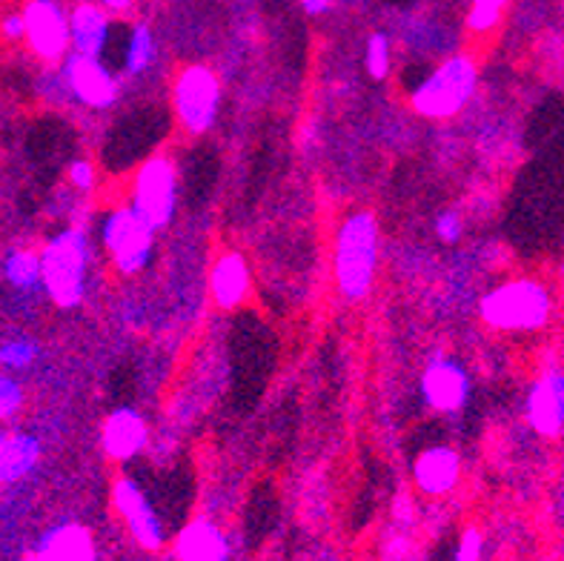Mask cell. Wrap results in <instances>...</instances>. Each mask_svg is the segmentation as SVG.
<instances>
[{"mask_svg": "<svg viewBox=\"0 0 564 561\" xmlns=\"http://www.w3.org/2000/svg\"><path fill=\"white\" fill-rule=\"evenodd\" d=\"M72 50L78 55L100 57L109 37V14L98 3H78L69 12Z\"/></svg>", "mask_w": 564, "mask_h": 561, "instance_id": "16", "label": "cell"}, {"mask_svg": "<svg viewBox=\"0 0 564 561\" xmlns=\"http://www.w3.org/2000/svg\"><path fill=\"white\" fill-rule=\"evenodd\" d=\"M35 561H95L93 539L78 525L57 527L43 539Z\"/></svg>", "mask_w": 564, "mask_h": 561, "instance_id": "18", "label": "cell"}, {"mask_svg": "<svg viewBox=\"0 0 564 561\" xmlns=\"http://www.w3.org/2000/svg\"><path fill=\"white\" fill-rule=\"evenodd\" d=\"M479 86V69L476 61L467 55L447 57L438 69H433L422 84L415 86L413 109L430 121H447L467 107Z\"/></svg>", "mask_w": 564, "mask_h": 561, "instance_id": "4", "label": "cell"}, {"mask_svg": "<svg viewBox=\"0 0 564 561\" xmlns=\"http://www.w3.org/2000/svg\"><path fill=\"white\" fill-rule=\"evenodd\" d=\"M528 421L544 439H556L564 430V373L544 370L530 387Z\"/></svg>", "mask_w": 564, "mask_h": 561, "instance_id": "12", "label": "cell"}, {"mask_svg": "<svg viewBox=\"0 0 564 561\" xmlns=\"http://www.w3.org/2000/svg\"><path fill=\"white\" fill-rule=\"evenodd\" d=\"M178 204V172L166 155L147 158L132 181V206L155 229H164Z\"/></svg>", "mask_w": 564, "mask_h": 561, "instance_id": "7", "label": "cell"}, {"mask_svg": "<svg viewBox=\"0 0 564 561\" xmlns=\"http://www.w3.org/2000/svg\"><path fill=\"white\" fill-rule=\"evenodd\" d=\"M462 233H465V220H462V215L458 213H442L436 218V235L442 238L444 244H456L458 238H462Z\"/></svg>", "mask_w": 564, "mask_h": 561, "instance_id": "26", "label": "cell"}, {"mask_svg": "<svg viewBox=\"0 0 564 561\" xmlns=\"http://www.w3.org/2000/svg\"><path fill=\"white\" fill-rule=\"evenodd\" d=\"M147 435H150V427H147L141 412L132 410V407H118L104 421L100 444H104V453L109 458H115V462H129V458H135L141 453L143 444H147Z\"/></svg>", "mask_w": 564, "mask_h": 561, "instance_id": "13", "label": "cell"}, {"mask_svg": "<svg viewBox=\"0 0 564 561\" xmlns=\"http://www.w3.org/2000/svg\"><path fill=\"white\" fill-rule=\"evenodd\" d=\"M7 278L9 284L18 287V290H37V287H43L41 252L14 249L12 256L7 258Z\"/></svg>", "mask_w": 564, "mask_h": 561, "instance_id": "20", "label": "cell"}, {"mask_svg": "<svg viewBox=\"0 0 564 561\" xmlns=\"http://www.w3.org/2000/svg\"><path fill=\"white\" fill-rule=\"evenodd\" d=\"M89 238L84 229H64L46 241L41 249V278L43 290L57 306H78L86 295L89 281Z\"/></svg>", "mask_w": 564, "mask_h": 561, "instance_id": "3", "label": "cell"}, {"mask_svg": "<svg viewBox=\"0 0 564 561\" xmlns=\"http://www.w3.org/2000/svg\"><path fill=\"white\" fill-rule=\"evenodd\" d=\"M379 267V218L367 209L344 220L336 238V284L344 299H365Z\"/></svg>", "mask_w": 564, "mask_h": 561, "instance_id": "2", "label": "cell"}, {"mask_svg": "<svg viewBox=\"0 0 564 561\" xmlns=\"http://www.w3.org/2000/svg\"><path fill=\"white\" fill-rule=\"evenodd\" d=\"M422 396L436 412H458L470 398V376L451 358H433L422 376Z\"/></svg>", "mask_w": 564, "mask_h": 561, "instance_id": "11", "label": "cell"}, {"mask_svg": "<svg viewBox=\"0 0 564 561\" xmlns=\"http://www.w3.org/2000/svg\"><path fill=\"white\" fill-rule=\"evenodd\" d=\"M415 484L427 496H444L451 493L462 476V458L451 447H430L415 458L413 467Z\"/></svg>", "mask_w": 564, "mask_h": 561, "instance_id": "15", "label": "cell"}, {"mask_svg": "<svg viewBox=\"0 0 564 561\" xmlns=\"http://www.w3.org/2000/svg\"><path fill=\"white\" fill-rule=\"evenodd\" d=\"M41 444L32 435L7 433L0 441V482H18L35 467Z\"/></svg>", "mask_w": 564, "mask_h": 561, "instance_id": "19", "label": "cell"}, {"mask_svg": "<svg viewBox=\"0 0 564 561\" xmlns=\"http://www.w3.org/2000/svg\"><path fill=\"white\" fill-rule=\"evenodd\" d=\"M23 23H26V43L32 55L41 57L43 64H61L66 52L72 50L69 14L57 0H29L23 7Z\"/></svg>", "mask_w": 564, "mask_h": 561, "instance_id": "8", "label": "cell"}, {"mask_svg": "<svg viewBox=\"0 0 564 561\" xmlns=\"http://www.w3.org/2000/svg\"><path fill=\"white\" fill-rule=\"evenodd\" d=\"M112 501L118 516L127 521L129 533L135 536L141 548L155 550L164 544V525H161L155 507L150 505V498H147V493L141 490V484L135 478H118L112 487Z\"/></svg>", "mask_w": 564, "mask_h": 561, "instance_id": "10", "label": "cell"}, {"mask_svg": "<svg viewBox=\"0 0 564 561\" xmlns=\"http://www.w3.org/2000/svg\"><path fill=\"white\" fill-rule=\"evenodd\" d=\"M95 166L86 161V158H78V161H72L69 164V184L75 186L78 192H89L95 186Z\"/></svg>", "mask_w": 564, "mask_h": 561, "instance_id": "27", "label": "cell"}, {"mask_svg": "<svg viewBox=\"0 0 564 561\" xmlns=\"http://www.w3.org/2000/svg\"><path fill=\"white\" fill-rule=\"evenodd\" d=\"M479 313L487 327L501 333H536L551 321L553 295L536 278H516L487 292Z\"/></svg>", "mask_w": 564, "mask_h": 561, "instance_id": "1", "label": "cell"}, {"mask_svg": "<svg viewBox=\"0 0 564 561\" xmlns=\"http://www.w3.org/2000/svg\"><path fill=\"white\" fill-rule=\"evenodd\" d=\"M155 37H152V29L147 23H138L132 29L127 43V55H123V66H127L129 75H141L152 66L155 61Z\"/></svg>", "mask_w": 564, "mask_h": 561, "instance_id": "21", "label": "cell"}, {"mask_svg": "<svg viewBox=\"0 0 564 561\" xmlns=\"http://www.w3.org/2000/svg\"><path fill=\"white\" fill-rule=\"evenodd\" d=\"M155 233L150 220L138 213L135 206H118L104 218L100 227V241L104 249L112 258L115 270L121 276H138L147 270V263L152 258V247H155Z\"/></svg>", "mask_w": 564, "mask_h": 561, "instance_id": "5", "label": "cell"}, {"mask_svg": "<svg viewBox=\"0 0 564 561\" xmlns=\"http://www.w3.org/2000/svg\"><path fill=\"white\" fill-rule=\"evenodd\" d=\"M508 3L510 0H473L470 14H467V26H470V32H479V35H485V32H490V29L499 26L501 12H505V7H508Z\"/></svg>", "mask_w": 564, "mask_h": 561, "instance_id": "22", "label": "cell"}, {"mask_svg": "<svg viewBox=\"0 0 564 561\" xmlns=\"http://www.w3.org/2000/svg\"><path fill=\"white\" fill-rule=\"evenodd\" d=\"M178 561H227L229 544L227 536L207 519H198L181 530L175 541Z\"/></svg>", "mask_w": 564, "mask_h": 561, "instance_id": "17", "label": "cell"}, {"mask_svg": "<svg viewBox=\"0 0 564 561\" xmlns=\"http://www.w3.org/2000/svg\"><path fill=\"white\" fill-rule=\"evenodd\" d=\"M250 267L241 252H224L209 272V292L221 310H236L250 295Z\"/></svg>", "mask_w": 564, "mask_h": 561, "instance_id": "14", "label": "cell"}, {"mask_svg": "<svg viewBox=\"0 0 564 561\" xmlns=\"http://www.w3.org/2000/svg\"><path fill=\"white\" fill-rule=\"evenodd\" d=\"M479 555H481L479 530H467V533L462 536V544H458L456 561H479Z\"/></svg>", "mask_w": 564, "mask_h": 561, "instance_id": "28", "label": "cell"}, {"mask_svg": "<svg viewBox=\"0 0 564 561\" xmlns=\"http://www.w3.org/2000/svg\"><path fill=\"white\" fill-rule=\"evenodd\" d=\"M301 7H304V12L307 14H324L329 9V0H301Z\"/></svg>", "mask_w": 564, "mask_h": 561, "instance_id": "30", "label": "cell"}, {"mask_svg": "<svg viewBox=\"0 0 564 561\" xmlns=\"http://www.w3.org/2000/svg\"><path fill=\"white\" fill-rule=\"evenodd\" d=\"M100 7L107 9V12H112V14H123V12H129V9L135 7V0H100Z\"/></svg>", "mask_w": 564, "mask_h": 561, "instance_id": "29", "label": "cell"}, {"mask_svg": "<svg viewBox=\"0 0 564 561\" xmlns=\"http://www.w3.org/2000/svg\"><path fill=\"white\" fill-rule=\"evenodd\" d=\"M172 107L189 136H204L221 107V84L215 72L200 64L181 69L178 80L172 86Z\"/></svg>", "mask_w": 564, "mask_h": 561, "instance_id": "6", "label": "cell"}, {"mask_svg": "<svg viewBox=\"0 0 564 561\" xmlns=\"http://www.w3.org/2000/svg\"><path fill=\"white\" fill-rule=\"evenodd\" d=\"M365 61H367V72H370V78L384 80L387 75H390V61H393V55H390V37H387L384 32H376V35H370V41H367Z\"/></svg>", "mask_w": 564, "mask_h": 561, "instance_id": "23", "label": "cell"}, {"mask_svg": "<svg viewBox=\"0 0 564 561\" xmlns=\"http://www.w3.org/2000/svg\"><path fill=\"white\" fill-rule=\"evenodd\" d=\"M562 278H564V261H562Z\"/></svg>", "mask_w": 564, "mask_h": 561, "instance_id": "31", "label": "cell"}, {"mask_svg": "<svg viewBox=\"0 0 564 561\" xmlns=\"http://www.w3.org/2000/svg\"><path fill=\"white\" fill-rule=\"evenodd\" d=\"M23 390L21 384L12 381L9 376H0V421L12 419L14 412L21 410Z\"/></svg>", "mask_w": 564, "mask_h": 561, "instance_id": "25", "label": "cell"}, {"mask_svg": "<svg viewBox=\"0 0 564 561\" xmlns=\"http://www.w3.org/2000/svg\"><path fill=\"white\" fill-rule=\"evenodd\" d=\"M37 347L32 342H9L0 347V367L3 370H23L35 362Z\"/></svg>", "mask_w": 564, "mask_h": 561, "instance_id": "24", "label": "cell"}, {"mask_svg": "<svg viewBox=\"0 0 564 561\" xmlns=\"http://www.w3.org/2000/svg\"><path fill=\"white\" fill-rule=\"evenodd\" d=\"M64 86L75 100L89 109H107L118 100V80L112 72L100 64V57L72 52L64 61Z\"/></svg>", "mask_w": 564, "mask_h": 561, "instance_id": "9", "label": "cell"}]
</instances>
